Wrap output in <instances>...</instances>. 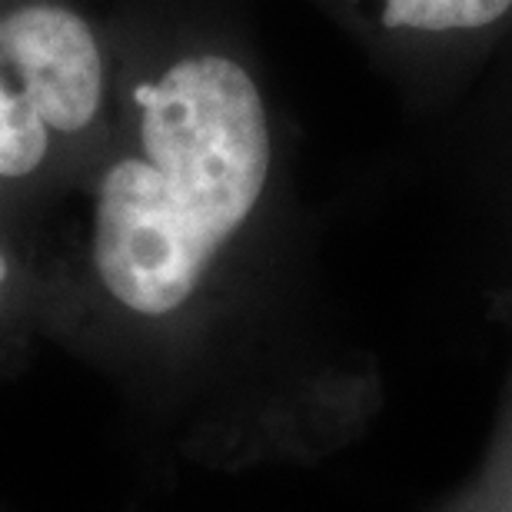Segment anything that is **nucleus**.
I'll use <instances>...</instances> for the list:
<instances>
[{
  "label": "nucleus",
  "instance_id": "obj_5",
  "mask_svg": "<svg viewBox=\"0 0 512 512\" xmlns=\"http://www.w3.org/2000/svg\"><path fill=\"white\" fill-rule=\"evenodd\" d=\"M14 276H17L14 256H10L4 237H0V310H4L7 300H10V290H14Z\"/></svg>",
  "mask_w": 512,
  "mask_h": 512
},
{
  "label": "nucleus",
  "instance_id": "obj_1",
  "mask_svg": "<svg viewBox=\"0 0 512 512\" xmlns=\"http://www.w3.org/2000/svg\"><path fill=\"white\" fill-rule=\"evenodd\" d=\"M90 180L97 290L143 323L180 316L263 207L273 124L253 70L227 47L177 44L117 80Z\"/></svg>",
  "mask_w": 512,
  "mask_h": 512
},
{
  "label": "nucleus",
  "instance_id": "obj_3",
  "mask_svg": "<svg viewBox=\"0 0 512 512\" xmlns=\"http://www.w3.org/2000/svg\"><path fill=\"white\" fill-rule=\"evenodd\" d=\"M512 0H376L380 27L399 34H459L493 27Z\"/></svg>",
  "mask_w": 512,
  "mask_h": 512
},
{
  "label": "nucleus",
  "instance_id": "obj_4",
  "mask_svg": "<svg viewBox=\"0 0 512 512\" xmlns=\"http://www.w3.org/2000/svg\"><path fill=\"white\" fill-rule=\"evenodd\" d=\"M459 512H512V446L509 456H499L493 473L486 476L483 489H476Z\"/></svg>",
  "mask_w": 512,
  "mask_h": 512
},
{
  "label": "nucleus",
  "instance_id": "obj_2",
  "mask_svg": "<svg viewBox=\"0 0 512 512\" xmlns=\"http://www.w3.org/2000/svg\"><path fill=\"white\" fill-rule=\"evenodd\" d=\"M117 80L114 47L77 0H0V190L97 157Z\"/></svg>",
  "mask_w": 512,
  "mask_h": 512
}]
</instances>
